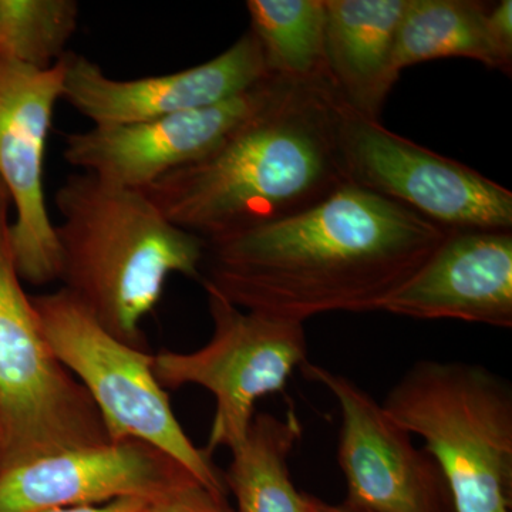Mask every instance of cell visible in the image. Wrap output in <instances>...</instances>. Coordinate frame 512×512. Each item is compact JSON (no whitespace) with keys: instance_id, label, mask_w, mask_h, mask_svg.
I'll list each match as a JSON object with an SVG mask.
<instances>
[{"instance_id":"6da1fadb","label":"cell","mask_w":512,"mask_h":512,"mask_svg":"<svg viewBox=\"0 0 512 512\" xmlns=\"http://www.w3.org/2000/svg\"><path fill=\"white\" fill-rule=\"evenodd\" d=\"M450 232L348 183L308 210L207 242L200 282L244 311L303 325L382 312Z\"/></svg>"},{"instance_id":"7a4b0ae2","label":"cell","mask_w":512,"mask_h":512,"mask_svg":"<svg viewBox=\"0 0 512 512\" xmlns=\"http://www.w3.org/2000/svg\"><path fill=\"white\" fill-rule=\"evenodd\" d=\"M345 103L329 77H275L264 103L217 147L144 194L178 228L218 241L308 210L348 184Z\"/></svg>"},{"instance_id":"3957f363","label":"cell","mask_w":512,"mask_h":512,"mask_svg":"<svg viewBox=\"0 0 512 512\" xmlns=\"http://www.w3.org/2000/svg\"><path fill=\"white\" fill-rule=\"evenodd\" d=\"M59 281L114 338L147 349L143 320L173 274L201 281L207 242L178 228L144 192L69 175L55 194Z\"/></svg>"},{"instance_id":"277c9868","label":"cell","mask_w":512,"mask_h":512,"mask_svg":"<svg viewBox=\"0 0 512 512\" xmlns=\"http://www.w3.org/2000/svg\"><path fill=\"white\" fill-rule=\"evenodd\" d=\"M426 443L454 512H510L512 389L493 370L456 360H419L382 404Z\"/></svg>"},{"instance_id":"5b68a950","label":"cell","mask_w":512,"mask_h":512,"mask_svg":"<svg viewBox=\"0 0 512 512\" xmlns=\"http://www.w3.org/2000/svg\"><path fill=\"white\" fill-rule=\"evenodd\" d=\"M0 180V460L2 471L110 441L92 397L57 359L13 254Z\"/></svg>"},{"instance_id":"8992f818","label":"cell","mask_w":512,"mask_h":512,"mask_svg":"<svg viewBox=\"0 0 512 512\" xmlns=\"http://www.w3.org/2000/svg\"><path fill=\"white\" fill-rule=\"evenodd\" d=\"M32 299L47 343L92 397L110 441H146L225 498L224 477L211 454L185 434L154 375V355L110 335L67 289Z\"/></svg>"},{"instance_id":"52a82bcc","label":"cell","mask_w":512,"mask_h":512,"mask_svg":"<svg viewBox=\"0 0 512 512\" xmlns=\"http://www.w3.org/2000/svg\"><path fill=\"white\" fill-rule=\"evenodd\" d=\"M207 293L214 332L194 352L154 355L153 370L164 389L204 387L214 396L215 414L207 447L229 451L247 437L262 397L285 389L296 369L308 362L303 323L244 311L210 288Z\"/></svg>"},{"instance_id":"ba28073f","label":"cell","mask_w":512,"mask_h":512,"mask_svg":"<svg viewBox=\"0 0 512 512\" xmlns=\"http://www.w3.org/2000/svg\"><path fill=\"white\" fill-rule=\"evenodd\" d=\"M340 151L348 183L451 231H511L512 192L343 106Z\"/></svg>"},{"instance_id":"9c48e42d","label":"cell","mask_w":512,"mask_h":512,"mask_svg":"<svg viewBox=\"0 0 512 512\" xmlns=\"http://www.w3.org/2000/svg\"><path fill=\"white\" fill-rule=\"evenodd\" d=\"M303 375L322 384L342 414L338 463L352 512H454L439 464L390 419L372 394L342 373L305 362Z\"/></svg>"},{"instance_id":"30bf717a","label":"cell","mask_w":512,"mask_h":512,"mask_svg":"<svg viewBox=\"0 0 512 512\" xmlns=\"http://www.w3.org/2000/svg\"><path fill=\"white\" fill-rule=\"evenodd\" d=\"M64 70L63 57L47 69L0 59V180L15 210L10 235L16 266L22 281L35 286L59 281L60 252L47 211L43 165Z\"/></svg>"},{"instance_id":"8fae6325","label":"cell","mask_w":512,"mask_h":512,"mask_svg":"<svg viewBox=\"0 0 512 512\" xmlns=\"http://www.w3.org/2000/svg\"><path fill=\"white\" fill-rule=\"evenodd\" d=\"M274 83L275 77H268L204 109L67 134L64 160L104 183L144 192L164 175L210 153L264 103Z\"/></svg>"},{"instance_id":"7c38bea8","label":"cell","mask_w":512,"mask_h":512,"mask_svg":"<svg viewBox=\"0 0 512 512\" xmlns=\"http://www.w3.org/2000/svg\"><path fill=\"white\" fill-rule=\"evenodd\" d=\"M62 100L94 126H121L204 109L271 77L251 30L221 55L181 72L119 80L86 56L66 53Z\"/></svg>"},{"instance_id":"4fadbf2b","label":"cell","mask_w":512,"mask_h":512,"mask_svg":"<svg viewBox=\"0 0 512 512\" xmlns=\"http://www.w3.org/2000/svg\"><path fill=\"white\" fill-rule=\"evenodd\" d=\"M192 480L197 478L190 471L146 441H107L6 468L0 473V512H43L119 498L157 501Z\"/></svg>"},{"instance_id":"5bb4252c","label":"cell","mask_w":512,"mask_h":512,"mask_svg":"<svg viewBox=\"0 0 512 512\" xmlns=\"http://www.w3.org/2000/svg\"><path fill=\"white\" fill-rule=\"evenodd\" d=\"M382 312L512 328V231H451Z\"/></svg>"},{"instance_id":"9a60e30c","label":"cell","mask_w":512,"mask_h":512,"mask_svg":"<svg viewBox=\"0 0 512 512\" xmlns=\"http://www.w3.org/2000/svg\"><path fill=\"white\" fill-rule=\"evenodd\" d=\"M409 0H325L329 79L360 116L380 121L400 74L394 69L397 30Z\"/></svg>"},{"instance_id":"2e32d148","label":"cell","mask_w":512,"mask_h":512,"mask_svg":"<svg viewBox=\"0 0 512 512\" xmlns=\"http://www.w3.org/2000/svg\"><path fill=\"white\" fill-rule=\"evenodd\" d=\"M301 436L302 424L292 409L285 417L255 414L222 474L239 512H329L330 505L302 494L293 484L288 461Z\"/></svg>"},{"instance_id":"e0dca14e","label":"cell","mask_w":512,"mask_h":512,"mask_svg":"<svg viewBox=\"0 0 512 512\" xmlns=\"http://www.w3.org/2000/svg\"><path fill=\"white\" fill-rule=\"evenodd\" d=\"M490 8L476 0H409L397 30L394 69L400 74L429 60L464 57L511 74V60L488 30Z\"/></svg>"},{"instance_id":"ac0fdd59","label":"cell","mask_w":512,"mask_h":512,"mask_svg":"<svg viewBox=\"0 0 512 512\" xmlns=\"http://www.w3.org/2000/svg\"><path fill=\"white\" fill-rule=\"evenodd\" d=\"M251 32L274 77H329L326 67L325 0H248Z\"/></svg>"},{"instance_id":"d6986e66","label":"cell","mask_w":512,"mask_h":512,"mask_svg":"<svg viewBox=\"0 0 512 512\" xmlns=\"http://www.w3.org/2000/svg\"><path fill=\"white\" fill-rule=\"evenodd\" d=\"M79 10L74 0H0V59L53 66L66 55Z\"/></svg>"},{"instance_id":"ffe728a7","label":"cell","mask_w":512,"mask_h":512,"mask_svg":"<svg viewBox=\"0 0 512 512\" xmlns=\"http://www.w3.org/2000/svg\"><path fill=\"white\" fill-rule=\"evenodd\" d=\"M146 512H229L225 498L212 494L200 483L192 480L173 493L153 501Z\"/></svg>"},{"instance_id":"44dd1931","label":"cell","mask_w":512,"mask_h":512,"mask_svg":"<svg viewBox=\"0 0 512 512\" xmlns=\"http://www.w3.org/2000/svg\"><path fill=\"white\" fill-rule=\"evenodd\" d=\"M488 30L491 39L504 57L512 62V2L503 0L488 10Z\"/></svg>"},{"instance_id":"7402d4cb","label":"cell","mask_w":512,"mask_h":512,"mask_svg":"<svg viewBox=\"0 0 512 512\" xmlns=\"http://www.w3.org/2000/svg\"><path fill=\"white\" fill-rule=\"evenodd\" d=\"M153 501L143 498H119L104 504L72 505V507L52 508L43 512H146Z\"/></svg>"},{"instance_id":"603a6c76","label":"cell","mask_w":512,"mask_h":512,"mask_svg":"<svg viewBox=\"0 0 512 512\" xmlns=\"http://www.w3.org/2000/svg\"><path fill=\"white\" fill-rule=\"evenodd\" d=\"M330 512H352V511L346 510L345 507H332V508H330Z\"/></svg>"},{"instance_id":"cb8c5ba5","label":"cell","mask_w":512,"mask_h":512,"mask_svg":"<svg viewBox=\"0 0 512 512\" xmlns=\"http://www.w3.org/2000/svg\"><path fill=\"white\" fill-rule=\"evenodd\" d=\"M0 473H2V460H0Z\"/></svg>"},{"instance_id":"d4e9b609","label":"cell","mask_w":512,"mask_h":512,"mask_svg":"<svg viewBox=\"0 0 512 512\" xmlns=\"http://www.w3.org/2000/svg\"><path fill=\"white\" fill-rule=\"evenodd\" d=\"M329 512H330V510H329Z\"/></svg>"}]
</instances>
